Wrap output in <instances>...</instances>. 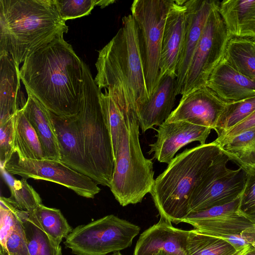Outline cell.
Returning <instances> with one entry per match:
<instances>
[{"label":"cell","instance_id":"cell-34","mask_svg":"<svg viewBox=\"0 0 255 255\" xmlns=\"http://www.w3.org/2000/svg\"><path fill=\"white\" fill-rule=\"evenodd\" d=\"M244 171L246 180L240 196L239 213L255 225V164Z\"/></svg>","mask_w":255,"mask_h":255},{"label":"cell","instance_id":"cell-24","mask_svg":"<svg viewBox=\"0 0 255 255\" xmlns=\"http://www.w3.org/2000/svg\"><path fill=\"white\" fill-rule=\"evenodd\" d=\"M12 117L13 147L14 152L22 158L44 159L42 148L38 137L22 109L15 112Z\"/></svg>","mask_w":255,"mask_h":255},{"label":"cell","instance_id":"cell-3","mask_svg":"<svg viewBox=\"0 0 255 255\" xmlns=\"http://www.w3.org/2000/svg\"><path fill=\"white\" fill-rule=\"evenodd\" d=\"M68 31L55 0H0V53L18 65Z\"/></svg>","mask_w":255,"mask_h":255},{"label":"cell","instance_id":"cell-31","mask_svg":"<svg viewBox=\"0 0 255 255\" xmlns=\"http://www.w3.org/2000/svg\"><path fill=\"white\" fill-rule=\"evenodd\" d=\"M255 111V96L233 102H227L214 130L218 136L237 125Z\"/></svg>","mask_w":255,"mask_h":255},{"label":"cell","instance_id":"cell-11","mask_svg":"<svg viewBox=\"0 0 255 255\" xmlns=\"http://www.w3.org/2000/svg\"><path fill=\"white\" fill-rule=\"evenodd\" d=\"M1 166L11 175L54 182L87 198H94L101 190L93 179L72 169L60 160L24 158L14 152Z\"/></svg>","mask_w":255,"mask_h":255},{"label":"cell","instance_id":"cell-15","mask_svg":"<svg viewBox=\"0 0 255 255\" xmlns=\"http://www.w3.org/2000/svg\"><path fill=\"white\" fill-rule=\"evenodd\" d=\"M186 23L184 0H171L163 31L159 64L160 81L167 74H176L184 43Z\"/></svg>","mask_w":255,"mask_h":255},{"label":"cell","instance_id":"cell-10","mask_svg":"<svg viewBox=\"0 0 255 255\" xmlns=\"http://www.w3.org/2000/svg\"><path fill=\"white\" fill-rule=\"evenodd\" d=\"M229 157L223 153L214 162L195 188L189 201V213L230 203L244 189L246 174L241 167L228 168Z\"/></svg>","mask_w":255,"mask_h":255},{"label":"cell","instance_id":"cell-13","mask_svg":"<svg viewBox=\"0 0 255 255\" xmlns=\"http://www.w3.org/2000/svg\"><path fill=\"white\" fill-rule=\"evenodd\" d=\"M212 129L186 122L165 121L157 129L156 141L149 145V154L161 163L169 164L176 152L183 146L193 142L205 144Z\"/></svg>","mask_w":255,"mask_h":255},{"label":"cell","instance_id":"cell-5","mask_svg":"<svg viewBox=\"0 0 255 255\" xmlns=\"http://www.w3.org/2000/svg\"><path fill=\"white\" fill-rule=\"evenodd\" d=\"M124 116L109 187L123 207L141 202L150 192L155 180L153 162L144 156L140 147L137 111L129 109Z\"/></svg>","mask_w":255,"mask_h":255},{"label":"cell","instance_id":"cell-4","mask_svg":"<svg viewBox=\"0 0 255 255\" xmlns=\"http://www.w3.org/2000/svg\"><path fill=\"white\" fill-rule=\"evenodd\" d=\"M213 142L186 149L156 179L150 192L160 218L178 224L189 214V201L196 186L222 154Z\"/></svg>","mask_w":255,"mask_h":255},{"label":"cell","instance_id":"cell-39","mask_svg":"<svg viewBox=\"0 0 255 255\" xmlns=\"http://www.w3.org/2000/svg\"><path fill=\"white\" fill-rule=\"evenodd\" d=\"M252 130H255V111L242 122L223 132L216 139L229 138L244 131Z\"/></svg>","mask_w":255,"mask_h":255},{"label":"cell","instance_id":"cell-20","mask_svg":"<svg viewBox=\"0 0 255 255\" xmlns=\"http://www.w3.org/2000/svg\"><path fill=\"white\" fill-rule=\"evenodd\" d=\"M19 66L9 54L0 53V123L22 109L26 102L20 91Z\"/></svg>","mask_w":255,"mask_h":255},{"label":"cell","instance_id":"cell-16","mask_svg":"<svg viewBox=\"0 0 255 255\" xmlns=\"http://www.w3.org/2000/svg\"><path fill=\"white\" fill-rule=\"evenodd\" d=\"M51 116L60 148V161L96 182L95 175L85 155L76 115L60 117L51 113Z\"/></svg>","mask_w":255,"mask_h":255},{"label":"cell","instance_id":"cell-8","mask_svg":"<svg viewBox=\"0 0 255 255\" xmlns=\"http://www.w3.org/2000/svg\"><path fill=\"white\" fill-rule=\"evenodd\" d=\"M139 226L114 215L74 228L64 242L76 255H107L130 247Z\"/></svg>","mask_w":255,"mask_h":255},{"label":"cell","instance_id":"cell-41","mask_svg":"<svg viewBox=\"0 0 255 255\" xmlns=\"http://www.w3.org/2000/svg\"><path fill=\"white\" fill-rule=\"evenodd\" d=\"M154 255H186V253L182 254H171L165 252H159Z\"/></svg>","mask_w":255,"mask_h":255},{"label":"cell","instance_id":"cell-6","mask_svg":"<svg viewBox=\"0 0 255 255\" xmlns=\"http://www.w3.org/2000/svg\"><path fill=\"white\" fill-rule=\"evenodd\" d=\"M100 91L84 62L81 106L76 115L84 152L98 184L110 187L115 158L112 139L100 101Z\"/></svg>","mask_w":255,"mask_h":255},{"label":"cell","instance_id":"cell-30","mask_svg":"<svg viewBox=\"0 0 255 255\" xmlns=\"http://www.w3.org/2000/svg\"><path fill=\"white\" fill-rule=\"evenodd\" d=\"M1 174L9 187L11 196L8 198L17 209L30 212L42 204L38 193L27 182V179H15L1 166Z\"/></svg>","mask_w":255,"mask_h":255},{"label":"cell","instance_id":"cell-2","mask_svg":"<svg viewBox=\"0 0 255 255\" xmlns=\"http://www.w3.org/2000/svg\"><path fill=\"white\" fill-rule=\"evenodd\" d=\"M95 82L124 113L137 111L149 99L140 56L136 22L128 14L114 37L99 51Z\"/></svg>","mask_w":255,"mask_h":255},{"label":"cell","instance_id":"cell-12","mask_svg":"<svg viewBox=\"0 0 255 255\" xmlns=\"http://www.w3.org/2000/svg\"><path fill=\"white\" fill-rule=\"evenodd\" d=\"M227 104L205 86L182 96L165 121L186 122L214 129Z\"/></svg>","mask_w":255,"mask_h":255},{"label":"cell","instance_id":"cell-23","mask_svg":"<svg viewBox=\"0 0 255 255\" xmlns=\"http://www.w3.org/2000/svg\"><path fill=\"white\" fill-rule=\"evenodd\" d=\"M182 222L204 234L220 237L238 236L255 228V225L239 212L206 219L186 218Z\"/></svg>","mask_w":255,"mask_h":255},{"label":"cell","instance_id":"cell-1","mask_svg":"<svg viewBox=\"0 0 255 255\" xmlns=\"http://www.w3.org/2000/svg\"><path fill=\"white\" fill-rule=\"evenodd\" d=\"M19 75L26 92L51 113L71 117L79 112L84 62L63 36L31 54L23 63Z\"/></svg>","mask_w":255,"mask_h":255},{"label":"cell","instance_id":"cell-27","mask_svg":"<svg viewBox=\"0 0 255 255\" xmlns=\"http://www.w3.org/2000/svg\"><path fill=\"white\" fill-rule=\"evenodd\" d=\"M224 57L236 70L255 82V39L231 36Z\"/></svg>","mask_w":255,"mask_h":255},{"label":"cell","instance_id":"cell-42","mask_svg":"<svg viewBox=\"0 0 255 255\" xmlns=\"http://www.w3.org/2000/svg\"><path fill=\"white\" fill-rule=\"evenodd\" d=\"M250 247H248L243 250H240L238 252H237L236 254H235L234 255H242L245 251Z\"/></svg>","mask_w":255,"mask_h":255},{"label":"cell","instance_id":"cell-9","mask_svg":"<svg viewBox=\"0 0 255 255\" xmlns=\"http://www.w3.org/2000/svg\"><path fill=\"white\" fill-rule=\"evenodd\" d=\"M212 10L189 65L181 95L206 86L210 74L224 58L232 36L218 10Z\"/></svg>","mask_w":255,"mask_h":255},{"label":"cell","instance_id":"cell-29","mask_svg":"<svg viewBox=\"0 0 255 255\" xmlns=\"http://www.w3.org/2000/svg\"><path fill=\"white\" fill-rule=\"evenodd\" d=\"M237 252L233 245L221 238L196 229L189 230L186 255H234Z\"/></svg>","mask_w":255,"mask_h":255},{"label":"cell","instance_id":"cell-17","mask_svg":"<svg viewBox=\"0 0 255 255\" xmlns=\"http://www.w3.org/2000/svg\"><path fill=\"white\" fill-rule=\"evenodd\" d=\"M189 231L174 227L162 218L140 236L134 255H154L159 252L171 254L186 253Z\"/></svg>","mask_w":255,"mask_h":255},{"label":"cell","instance_id":"cell-43","mask_svg":"<svg viewBox=\"0 0 255 255\" xmlns=\"http://www.w3.org/2000/svg\"><path fill=\"white\" fill-rule=\"evenodd\" d=\"M110 255H123L121 254V253L120 252H117L115 253H114L113 254Z\"/></svg>","mask_w":255,"mask_h":255},{"label":"cell","instance_id":"cell-36","mask_svg":"<svg viewBox=\"0 0 255 255\" xmlns=\"http://www.w3.org/2000/svg\"><path fill=\"white\" fill-rule=\"evenodd\" d=\"M12 116L5 121L0 123V161L1 166L3 165L14 153L13 147Z\"/></svg>","mask_w":255,"mask_h":255},{"label":"cell","instance_id":"cell-33","mask_svg":"<svg viewBox=\"0 0 255 255\" xmlns=\"http://www.w3.org/2000/svg\"><path fill=\"white\" fill-rule=\"evenodd\" d=\"M0 254L7 255L6 242L18 221L15 207L8 198L0 199Z\"/></svg>","mask_w":255,"mask_h":255},{"label":"cell","instance_id":"cell-32","mask_svg":"<svg viewBox=\"0 0 255 255\" xmlns=\"http://www.w3.org/2000/svg\"><path fill=\"white\" fill-rule=\"evenodd\" d=\"M103 112L111 134L114 158L117 152L119 137L124 123V113L106 91H100Z\"/></svg>","mask_w":255,"mask_h":255},{"label":"cell","instance_id":"cell-19","mask_svg":"<svg viewBox=\"0 0 255 255\" xmlns=\"http://www.w3.org/2000/svg\"><path fill=\"white\" fill-rule=\"evenodd\" d=\"M206 86L226 102L255 96V82L236 70L225 57L212 72Z\"/></svg>","mask_w":255,"mask_h":255},{"label":"cell","instance_id":"cell-25","mask_svg":"<svg viewBox=\"0 0 255 255\" xmlns=\"http://www.w3.org/2000/svg\"><path fill=\"white\" fill-rule=\"evenodd\" d=\"M213 142L244 170L255 164V130L244 131L229 138L215 139Z\"/></svg>","mask_w":255,"mask_h":255},{"label":"cell","instance_id":"cell-40","mask_svg":"<svg viewBox=\"0 0 255 255\" xmlns=\"http://www.w3.org/2000/svg\"><path fill=\"white\" fill-rule=\"evenodd\" d=\"M242 255H255V248L250 246Z\"/></svg>","mask_w":255,"mask_h":255},{"label":"cell","instance_id":"cell-28","mask_svg":"<svg viewBox=\"0 0 255 255\" xmlns=\"http://www.w3.org/2000/svg\"><path fill=\"white\" fill-rule=\"evenodd\" d=\"M15 212L22 226L30 255H62L61 246L28 219L27 212L16 208Z\"/></svg>","mask_w":255,"mask_h":255},{"label":"cell","instance_id":"cell-7","mask_svg":"<svg viewBox=\"0 0 255 255\" xmlns=\"http://www.w3.org/2000/svg\"><path fill=\"white\" fill-rule=\"evenodd\" d=\"M171 0H135L131 14L137 38L148 97L159 83V64L164 25Z\"/></svg>","mask_w":255,"mask_h":255},{"label":"cell","instance_id":"cell-35","mask_svg":"<svg viewBox=\"0 0 255 255\" xmlns=\"http://www.w3.org/2000/svg\"><path fill=\"white\" fill-rule=\"evenodd\" d=\"M100 0H55L62 19H74L89 15Z\"/></svg>","mask_w":255,"mask_h":255},{"label":"cell","instance_id":"cell-22","mask_svg":"<svg viewBox=\"0 0 255 255\" xmlns=\"http://www.w3.org/2000/svg\"><path fill=\"white\" fill-rule=\"evenodd\" d=\"M218 10L232 36L255 39V0L219 1Z\"/></svg>","mask_w":255,"mask_h":255},{"label":"cell","instance_id":"cell-38","mask_svg":"<svg viewBox=\"0 0 255 255\" xmlns=\"http://www.w3.org/2000/svg\"><path fill=\"white\" fill-rule=\"evenodd\" d=\"M240 202V196L226 204L214 206L199 212L190 213L186 218L206 219L239 212Z\"/></svg>","mask_w":255,"mask_h":255},{"label":"cell","instance_id":"cell-26","mask_svg":"<svg viewBox=\"0 0 255 255\" xmlns=\"http://www.w3.org/2000/svg\"><path fill=\"white\" fill-rule=\"evenodd\" d=\"M27 218L58 245H60L62 239L73 229L59 209L48 207L42 204L28 212Z\"/></svg>","mask_w":255,"mask_h":255},{"label":"cell","instance_id":"cell-14","mask_svg":"<svg viewBox=\"0 0 255 255\" xmlns=\"http://www.w3.org/2000/svg\"><path fill=\"white\" fill-rule=\"evenodd\" d=\"M219 1L184 0L186 23L183 45L176 70V95L181 94L193 55L213 8Z\"/></svg>","mask_w":255,"mask_h":255},{"label":"cell","instance_id":"cell-44","mask_svg":"<svg viewBox=\"0 0 255 255\" xmlns=\"http://www.w3.org/2000/svg\"><path fill=\"white\" fill-rule=\"evenodd\" d=\"M251 246L255 248V241L252 244Z\"/></svg>","mask_w":255,"mask_h":255},{"label":"cell","instance_id":"cell-21","mask_svg":"<svg viewBox=\"0 0 255 255\" xmlns=\"http://www.w3.org/2000/svg\"><path fill=\"white\" fill-rule=\"evenodd\" d=\"M22 109L41 145L44 159L60 160L61 155L51 113L31 94Z\"/></svg>","mask_w":255,"mask_h":255},{"label":"cell","instance_id":"cell-18","mask_svg":"<svg viewBox=\"0 0 255 255\" xmlns=\"http://www.w3.org/2000/svg\"><path fill=\"white\" fill-rule=\"evenodd\" d=\"M176 74L163 76L148 100L137 110L139 128L143 133L159 126L172 112L176 96Z\"/></svg>","mask_w":255,"mask_h":255},{"label":"cell","instance_id":"cell-37","mask_svg":"<svg viewBox=\"0 0 255 255\" xmlns=\"http://www.w3.org/2000/svg\"><path fill=\"white\" fill-rule=\"evenodd\" d=\"M6 248L7 255L0 254V255H30L23 229L18 218L12 233L7 239Z\"/></svg>","mask_w":255,"mask_h":255}]
</instances>
